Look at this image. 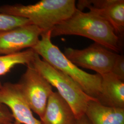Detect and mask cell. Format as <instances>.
Returning a JSON list of instances; mask_svg holds the SVG:
<instances>
[{
	"mask_svg": "<svg viewBox=\"0 0 124 124\" xmlns=\"http://www.w3.org/2000/svg\"><path fill=\"white\" fill-rule=\"evenodd\" d=\"M76 9L74 0H42L33 5H3L0 6V13L27 18L46 32L70 18Z\"/></svg>",
	"mask_w": 124,
	"mask_h": 124,
	"instance_id": "obj_2",
	"label": "cell"
},
{
	"mask_svg": "<svg viewBox=\"0 0 124 124\" xmlns=\"http://www.w3.org/2000/svg\"><path fill=\"white\" fill-rule=\"evenodd\" d=\"M63 54L77 66L93 70L101 75L111 72L118 55L97 43L82 50L67 48Z\"/></svg>",
	"mask_w": 124,
	"mask_h": 124,
	"instance_id": "obj_6",
	"label": "cell"
},
{
	"mask_svg": "<svg viewBox=\"0 0 124 124\" xmlns=\"http://www.w3.org/2000/svg\"><path fill=\"white\" fill-rule=\"evenodd\" d=\"M77 124H90V123L84 115L80 118L78 119Z\"/></svg>",
	"mask_w": 124,
	"mask_h": 124,
	"instance_id": "obj_17",
	"label": "cell"
},
{
	"mask_svg": "<svg viewBox=\"0 0 124 124\" xmlns=\"http://www.w3.org/2000/svg\"><path fill=\"white\" fill-rule=\"evenodd\" d=\"M85 115L90 124H124V108L105 106L97 100L89 102Z\"/></svg>",
	"mask_w": 124,
	"mask_h": 124,
	"instance_id": "obj_12",
	"label": "cell"
},
{
	"mask_svg": "<svg viewBox=\"0 0 124 124\" xmlns=\"http://www.w3.org/2000/svg\"><path fill=\"white\" fill-rule=\"evenodd\" d=\"M0 104L11 111L14 124H42L34 116L17 83L7 82L0 88Z\"/></svg>",
	"mask_w": 124,
	"mask_h": 124,
	"instance_id": "obj_8",
	"label": "cell"
},
{
	"mask_svg": "<svg viewBox=\"0 0 124 124\" xmlns=\"http://www.w3.org/2000/svg\"><path fill=\"white\" fill-rule=\"evenodd\" d=\"M111 73L124 81V57L118 54L112 68Z\"/></svg>",
	"mask_w": 124,
	"mask_h": 124,
	"instance_id": "obj_15",
	"label": "cell"
},
{
	"mask_svg": "<svg viewBox=\"0 0 124 124\" xmlns=\"http://www.w3.org/2000/svg\"><path fill=\"white\" fill-rule=\"evenodd\" d=\"M35 54L34 50L30 48L14 54L0 55V76L8 73L16 65L31 64ZM2 85L0 82V88Z\"/></svg>",
	"mask_w": 124,
	"mask_h": 124,
	"instance_id": "obj_13",
	"label": "cell"
},
{
	"mask_svg": "<svg viewBox=\"0 0 124 124\" xmlns=\"http://www.w3.org/2000/svg\"><path fill=\"white\" fill-rule=\"evenodd\" d=\"M101 76V91L97 101L105 106L124 108V81L111 72Z\"/></svg>",
	"mask_w": 124,
	"mask_h": 124,
	"instance_id": "obj_11",
	"label": "cell"
},
{
	"mask_svg": "<svg viewBox=\"0 0 124 124\" xmlns=\"http://www.w3.org/2000/svg\"><path fill=\"white\" fill-rule=\"evenodd\" d=\"M85 8L105 19L113 27L117 36L123 34L124 0H78L76 8L82 11Z\"/></svg>",
	"mask_w": 124,
	"mask_h": 124,
	"instance_id": "obj_9",
	"label": "cell"
},
{
	"mask_svg": "<svg viewBox=\"0 0 124 124\" xmlns=\"http://www.w3.org/2000/svg\"><path fill=\"white\" fill-rule=\"evenodd\" d=\"M29 24L32 23L25 18L0 13V33Z\"/></svg>",
	"mask_w": 124,
	"mask_h": 124,
	"instance_id": "obj_14",
	"label": "cell"
},
{
	"mask_svg": "<svg viewBox=\"0 0 124 124\" xmlns=\"http://www.w3.org/2000/svg\"><path fill=\"white\" fill-rule=\"evenodd\" d=\"M43 31L29 24L0 33V55L19 53L32 48L40 39Z\"/></svg>",
	"mask_w": 124,
	"mask_h": 124,
	"instance_id": "obj_7",
	"label": "cell"
},
{
	"mask_svg": "<svg viewBox=\"0 0 124 124\" xmlns=\"http://www.w3.org/2000/svg\"><path fill=\"white\" fill-rule=\"evenodd\" d=\"M51 32H42L41 38L31 49L51 66L70 76L86 95L97 99L101 91V75L86 73L70 61L52 42Z\"/></svg>",
	"mask_w": 124,
	"mask_h": 124,
	"instance_id": "obj_3",
	"label": "cell"
},
{
	"mask_svg": "<svg viewBox=\"0 0 124 124\" xmlns=\"http://www.w3.org/2000/svg\"><path fill=\"white\" fill-rule=\"evenodd\" d=\"M77 120L69 104L58 92H53L40 121L42 124H77Z\"/></svg>",
	"mask_w": 124,
	"mask_h": 124,
	"instance_id": "obj_10",
	"label": "cell"
},
{
	"mask_svg": "<svg viewBox=\"0 0 124 124\" xmlns=\"http://www.w3.org/2000/svg\"><path fill=\"white\" fill-rule=\"evenodd\" d=\"M9 108L0 104V124H14L13 116Z\"/></svg>",
	"mask_w": 124,
	"mask_h": 124,
	"instance_id": "obj_16",
	"label": "cell"
},
{
	"mask_svg": "<svg viewBox=\"0 0 124 124\" xmlns=\"http://www.w3.org/2000/svg\"><path fill=\"white\" fill-rule=\"evenodd\" d=\"M27 66L17 84L31 110L41 119L48 98L53 92V86L31 64Z\"/></svg>",
	"mask_w": 124,
	"mask_h": 124,
	"instance_id": "obj_5",
	"label": "cell"
},
{
	"mask_svg": "<svg viewBox=\"0 0 124 124\" xmlns=\"http://www.w3.org/2000/svg\"><path fill=\"white\" fill-rule=\"evenodd\" d=\"M62 35H75L88 38L110 50L118 53L119 38L109 23L92 12L84 13L78 9L70 18L51 30V38Z\"/></svg>",
	"mask_w": 124,
	"mask_h": 124,
	"instance_id": "obj_1",
	"label": "cell"
},
{
	"mask_svg": "<svg viewBox=\"0 0 124 124\" xmlns=\"http://www.w3.org/2000/svg\"><path fill=\"white\" fill-rule=\"evenodd\" d=\"M69 104L78 119L85 115L89 102L97 100L88 96L68 75L42 60L36 53L31 63Z\"/></svg>",
	"mask_w": 124,
	"mask_h": 124,
	"instance_id": "obj_4",
	"label": "cell"
}]
</instances>
